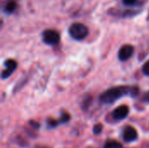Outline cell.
Returning a JSON list of instances; mask_svg holds the SVG:
<instances>
[{"label": "cell", "instance_id": "cell-1", "mask_svg": "<svg viewBox=\"0 0 149 148\" xmlns=\"http://www.w3.org/2000/svg\"><path fill=\"white\" fill-rule=\"evenodd\" d=\"M139 92V89L137 86H117L113 87L106 92H104L100 95V101L105 104H112L115 102L118 99L130 94L131 96H136Z\"/></svg>", "mask_w": 149, "mask_h": 148}, {"label": "cell", "instance_id": "cell-2", "mask_svg": "<svg viewBox=\"0 0 149 148\" xmlns=\"http://www.w3.org/2000/svg\"><path fill=\"white\" fill-rule=\"evenodd\" d=\"M69 33L71 37L76 40L84 39L89 33L86 25L81 23H73L69 27Z\"/></svg>", "mask_w": 149, "mask_h": 148}, {"label": "cell", "instance_id": "cell-3", "mask_svg": "<svg viewBox=\"0 0 149 148\" xmlns=\"http://www.w3.org/2000/svg\"><path fill=\"white\" fill-rule=\"evenodd\" d=\"M42 38H43V41L45 44H50V45H54V44H57L59 42L60 35L57 31L48 29V30H45V31H43Z\"/></svg>", "mask_w": 149, "mask_h": 148}, {"label": "cell", "instance_id": "cell-4", "mask_svg": "<svg viewBox=\"0 0 149 148\" xmlns=\"http://www.w3.org/2000/svg\"><path fill=\"white\" fill-rule=\"evenodd\" d=\"M122 138L127 142H132V141H134V140H137V138H138V133H137V131H136L135 128H134L133 126H127L123 130Z\"/></svg>", "mask_w": 149, "mask_h": 148}, {"label": "cell", "instance_id": "cell-5", "mask_svg": "<svg viewBox=\"0 0 149 148\" xmlns=\"http://www.w3.org/2000/svg\"><path fill=\"white\" fill-rule=\"evenodd\" d=\"M134 51V49L133 45H131V44H125L119 51V54H118L119 58L121 61H126V60L129 59L133 56Z\"/></svg>", "mask_w": 149, "mask_h": 148}, {"label": "cell", "instance_id": "cell-6", "mask_svg": "<svg viewBox=\"0 0 149 148\" xmlns=\"http://www.w3.org/2000/svg\"><path fill=\"white\" fill-rule=\"evenodd\" d=\"M129 113V107L126 105H122L117 107L112 113V116L116 120H122Z\"/></svg>", "mask_w": 149, "mask_h": 148}, {"label": "cell", "instance_id": "cell-7", "mask_svg": "<svg viewBox=\"0 0 149 148\" xmlns=\"http://www.w3.org/2000/svg\"><path fill=\"white\" fill-rule=\"evenodd\" d=\"M4 65H5L6 69L3 70V72H2V78L3 79L8 78L16 70V68H17V62L15 60H13V59H7L4 62Z\"/></svg>", "mask_w": 149, "mask_h": 148}, {"label": "cell", "instance_id": "cell-8", "mask_svg": "<svg viewBox=\"0 0 149 148\" xmlns=\"http://www.w3.org/2000/svg\"><path fill=\"white\" fill-rule=\"evenodd\" d=\"M17 8V2L15 0H6L3 4V11L7 14L12 13Z\"/></svg>", "mask_w": 149, "mask_h": 148}, {"label": "cell", "instance_id": "cell-9", "mask_svg": "<svg viewBox=\"0 0 149 148\" xmlns=\"http://www.w3.org/2000/svg\"><path fill=\"white\" fill-rule=\"evenodd\" d=\"M104 148H122V145L115 140H108L104 145Z\"/></svg>", "mask_w": 149, "mask_h": 148}, {"label": "cell", "instance_id": "cell-10", "mask_svg": "<svg viewBox=\"0 0 149 148\" xmlns=\"http://www.w3.org/2000/svg\"><path fill=\"white\" fill-rule=\"evenodd\" d=\"M102 130H103V126H102L101 124H97L93 127V133L95 134H100L102 132Z\"/></svg>", "mask_w": 149, "mask_h": 148}, {"label": "cell", "instance_id": "cell-11", "mask_svg": "<svg viewBox=\"0 0 149 148\" xmlns=\"http://www.w3.org/2000/svg\"><path fill=\"white\" fill-rule=\"evenodd\" d=\"M142 72H143V73H144L145 75L149 76V60H148V61L144 64V65H143V67H142Z\"/></svg>", "mask_w": 149, "mask_h": 148}, {"label": "cell", "instance_id": "cell-12", "mask_svg": "<svg viewBox=\"0 0 149 148\" xmlns=\"http://www.w3.org/2000/svg\"><path fill=\"white\" fill-rule=\"evenodd\" d=\"M70 120V116L66 113H63V115L60 118V121L61 122H67Z\"/></svg>", "mask_w": 149, "mask_h": 148}, {"label": "cell", "instance_id": "cell-13", "mask_svg": "<svg viewBox=\"0 0 149 148\" xmlns=\"http://www.w3.org/2000/svg\"><path fill=\"white\" fill-rule=\"evenodd\" d=\"M136 1L137 0H122L123 3L126 4V5H133V4L135 3Z\"/></svg>", "mask_w": 149, "mask_h": 148}, {"label": "cell", "instance_id": "cell-14", "mask_svg": "<svg viewBox=\"0 0 149 148\" xmlns=\"http://www.w3.org/2000/svg\"><path fill=\"white\" fill-rule=\"evenodd\" d=\"M48 124H49V126H56L58 125V122H57L56 120H49Z\"/></svg>", "mask_w": 149, "mask_h": 148}, {"label": "cell", "instance_id": "cell-15", "mask_svg": "<svg viewBox=\"0 0 149 148\" xmlns=\"http://www.w3.org/2000/svg\"><path fill=\"white\" fill-rule=\"evenodd\" d=\"M144 100L147 101V102H149V92H148L145 95H144Z\"/></svg>", "mask_w": 149, "mask_h": 148}, {"label": "cell", "instance_id": "cell-16", "mask_svg": "<svg viewBox=\"0 0 149 148\" xmlns=\"http://www.w3.org/2000/svg\"><path fill=\"white\" fill-rule=\"evenodd\" d=\"M148 20H149V14H148Z\"/></svg>", "mask_w": 149, "mask_h": 148}]
</instances>
